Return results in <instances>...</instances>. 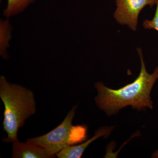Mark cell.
I'll return each mask as SVG.
<instances>
[{
    "instance_id": "ba28073f",
    "label": "cell",
    "mask_w": 158,
    "mask_h": 158,
    "mask_svg": "<svg viewBox=\"0 0 158 158\" xmlns=\"http://www.w3.org/2000/svg\"><path fill=\"white\" fill-rule=\"evenodd\" d=\"M142 26L145 30H155L158 32V2L153 18L151 20H144Z\"/></svg>"
},
{
    "instance_id": "3957f363",
    "label": "cell",
    "mask_w": 158,
    "mask_h": 158,
    "mask_svg": "<svg viewBox=\"0 0 158 158\" xmlns=\"http://www.w3.org/2000/svg\"><path fill=\"white\" fill-rule=\"evenodd\" d=\"M77 108V106L73 107L63 121L49 132L27 140L45 148L54 157L65 148L85 141L87 138V127L73 124Z\"/></svg>"
},
{
    "instance_id": "5b68a950",
    "label": "cell",
    "mask_w": 158,
    "mask_h": 158,
    "mask_svg": "<svg viewBox=\"0 0 158 158\" xmlns=\"http://www.w3.org/2000/svg\"><path fill=\"white\" fill-rule=\"evenodd\" d=\"M12 158H52L55 157L42 147L27 140L23 143L16 139L12 142Z\"/></svg>"
},
{
    "instance_id": "6da1fadb",
    "label": "cell",
    "mask_w": 158,
    "mask_h": 158,
    "mask_svg": "<svg viewBox=\"0 0 158 158\" xmlns=\"http://www.w3.org/2000/svg\"><path fill=\"white\" fill-rule=\"evenodd\" d=\"M137 51L141 60V70L134 82L118 89L108 88L102 82H97L94 85L98 92L95 98L96 104L108 116L116 115L127 106L138 111L153 108L151 93L158 79V67L155 69L152 73H148L142 50L138 48Z\"/></svg>"
},
{
    "instance_id": "277c9868",
    "label": "cell",
    "mask_w": 158,
    "mask_h": 158,
    "mask_svg": "<svg viewBox=\"0 0 158 158\" xmlns=\"http://www.w3.org/2000/svg\"><path fill=\"white\" fill-rule=\"evenodd\" d=\"M158 0H116V8L113 17L116 22L137 31L138 17L146 6L156 5Z\"/></svg>"
},
{
    "instance_id": "8992f818",
    "label": "cell",
    "mask_w": 158,
    "mask_h": 158,
    "mask_svg": "<svg viewBox=\"0 0 158 158\" xmlns=\"http://www.w3.org/2000/svg\"><path fill=\"white\" fill-rule=\"evenodd\" d=\"M114 127L105 126L100 128L95 131L94 135L84 143L77 145H71L57 153L56 156L59 158H80L89 145L98 138H107L114 129Z\"/></svg>"
},
{
    "instance_id": "52a82bcc",
    "label": "cell",
    "mask_w": 158,
    "mask_h": 158,
    "mask_svg": "<svg viewBox=\"0 0 158 158\" xmlns=\"http://www.w3.org/2000/svg\"><path fill=\"white\" fill-rule=\"evenodd\" d=\"M34 0H8V6L4 11L7 16L16 14L22 11Z\"/></svg>"
},
{
    "instance_id": "7a4b0ae2",
    "label": "cell",
    "mask_w": 158,
    "mask_h": 158,
    "mask_svg": "<svg viewBox=\"0 0 158 158\" xmlns=\"http://www.w3.org/2000/svg\"><path fill=\"white\" fill-rule=\"evenodd\" d=\"M0 98L5 106L3 130L7 137L3 141L12 143L18 139L19 130L26 120L36 112L34 94L30 89L7 81L5 77L0 78Z\"/></svg>"
},
{
    "instance_id": "9c48e42d",
    "label": "cell",
    "mask_w": 158,
    "mask_h": 158,
    "mask_svg": "<svg viewBox=\"0 0 158 158\" xmlns=\"http://www.w3.org/2000/svg\"><path fill=\"white\" fill-rule=\"evenodd\" d=\"M152 158H158V149L152 154Z\"/></svg>"
}]
</instances>
